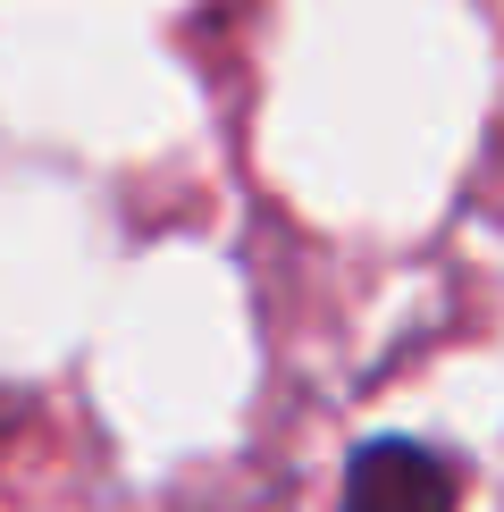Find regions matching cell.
I'll return each mask as SVG.
<instances>
[{
    "mask_svg": "<svg viewBox=\"0 0 504 512\" xmlns=\"http://www.w3.org/2000/svg\"><path fill=\"white\" fill-rule=\"evenodd\" d=\"M454 504H462L454 454H437V445H420V437L353 445L345 496H336V512H454Z\"/></svg>",
    "mask_w": 504,
    "mask_h": 512,
    "instance_id": "cell-1",
    "label": "cell"
}]
</instances>
